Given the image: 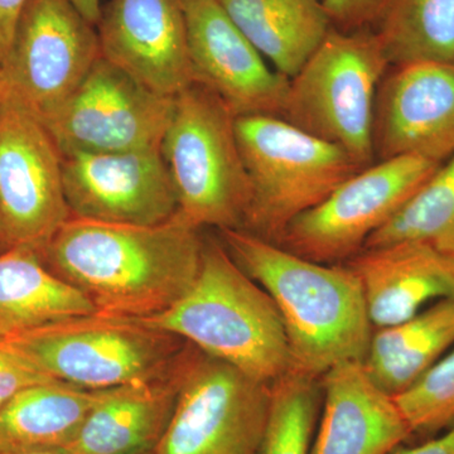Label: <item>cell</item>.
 Wrapping results in <instances>:
<instances>
[{
    "label": "cell",
    "instance_id": "obj_1",
    "mask_svg": "<svg viewBox=\"0 0 454 454\" xmlns=\"http://www.w3.org/2000/svg\"><path fill=\"white\" fill-rule=\"evenodd\" d=\"M202 247L201 230L176 212L152 226L71 216L38 254L98 313L143 319L186 294L201 267Z\"/></svg>",
    "mask_w": 454,
    "mask_h": 454
},
{
    "label": "cell",
    "instance_id": "obj_2",
    "mask_svg": "<svg viewBox=\"0 0 454 454\" xmlns=\"http://www.w3.org/2000/svg\"><path fill=\"white\" fill-rule=\"evenodd\" d=\"M219 235L236 264L276 303L291 369L321 379L340 364L364 363L373 325L363 284L351 268L301 258L243 229Z\"/></svg>",
    "mask_w": 454,
    "mask_h": 454
},
{
    "label": "cell",
    "instance_id": "obj_3",
    "mask_svg": "<svg viewBox=\"0 0 454 454\" xmlns=\"http://www.w3.org/2000/svg\"><path fill=\"white\" fill-rule=\"evenodd\" d=\"M140 321L265 384L291 370L276 303L236 264L220 239L203 236L201 267L186 294L160 315Z\"/></svg>",
    "mask_w": 454,
    "mask_h": 454
},
{
    "label": "cell",
    "instance_id": "obj_4",
    "mask_svg": "<svg viewBox=\"0 0 454 454\" xmlns=\"http://www.w3.org/2000/svg\"><path fill=\"white\" fill-rule=\"evenodd\" d=\"M162 154L182 219L200 230L243 229L252 184L236 136V115L211 90L192 83L175 97Z\"/></svg>",
    "mask_w": 454,
    "mask_h": 454
},
{
    "label": "cell",
    "instance_id": "obj_5",
    "mask_svg": "<svg viewBox=\"0 0 454 454\" xmlns=\"http://www.w3.org/2000/svg\"><path fill=\"white\" fill-rule=\"evenodd\" d=\"M389 66L376 31L333 27L289 79L280 118L339 145L366 168L375 160L376 97Z\"/></svg>",
    "mask_w": 454,
    "mask_h": 454
},
{
    "label": "cell",
    "instance_id": "obj_6",
    "mask_svg": "<svg viewBox=\"0 0 454 454\" xmlns=\"http://www.w3.org/2000/svg\"><path fill=\"white\" fill-rule=\"evenodd\" d=\"M236 136L253 190L243 230L271 243L361 169L339 145L280 116H238Z\"/></svg>",
    "mask_w": 454,
    "mask_h": 454
},
{
    "label": "cell",
    "instance_id": "obj_7",
    "mask_svg": "<svg viewBox=\"0 0 454 454\" xmlns=\"http://www.w3.org/2000/svg\"><path fill=\"white\" fill-rule=\"evenodd\" d=\"M3 342L47 378L89 391L162 372L187 343L140 319L101 313L73 317Z\"/></svg>",
    "mask_w": 454,
    "mask_h": 454
},
{
    "label": "cell",
    "instance_id": "obj_8",
    "mask_svg": "<svg viewBox=\"0 0 454 454\" xmlns=\"http://www.w3.org/2000/svg\"><path fill=\"white\" fill-rule=\"evenodd\" d=\"M442 163L399 155L360 169L286 227L280 247L312 262L351 259L389 223Z\"/></svg>",
    "mask_w": 454,
    "mask_h": 454
},
{
    "label": "cell",
    "instance_id": "obj_9",
    "mask_svg": "<svg viewBox=\"0 0 454 454\" xmlns=\"http://www.w3.org/2000/svg\"><path fill=\"white\" fill-rule=\"evenodd\" d=\"M100 56L97 27L70 0H29L0 65L3 97L43 124Z\"/></svg>",
    "mask_w": 454,
    "mask_h": 454
},
{
    "label": "cell",
    "instance_id": "obj_10",
    "mask_svg": "<svg viewBox=\"0 0 454 454\" xmlns=\"http://www.w3.org/2000/svg\"><path fill=\"white\" fill-rule=\"evenodd\" d=\"M270 394V384L196 348L153 454H256Z\"/></svg>",
    "mask_w": 454,
    "mask_h": 454
},
{
    "label": "cell",
    "instance_id": "obj_11",
    "mask_svg": "<svg viewBox=\"0 0 454 454\" xmlns=\"http://www.w3.org/2000/svg\"><path fill=\"white\" fill-rule=\"evenodd\" d=\"M175 98L137 82L104 57L43 125L64 155L162 148Z\"/></svg>",
    "mask_w": 454,
    "mask_h": 454
},
{
    "label": "cell",
    "instance_id": "obj_12",
    "mask_svg": "<svg viewBox=\"0 0 454 454\" xmlns=\"http://www.w3.org/2000/svg\"><path fill=\"white\" fill-rule=\"evenodd\" d=\"M70 217L61 152L38 119L3 97L0 223L9 243L40 252Z\"/></svg>",
    "mask_w": 454,
    "mask_h": 454
},
{
    "label": "cell",
    "instance_id": "obj_13",
    "mask_svg": "<svg viewBox=\"0 0 454 454\" xmlns=\"http://www.w3.org/2000/svg\"><path fill=\"white\" fill-rule=\"evenodd\" d=\"M71 216L121 225H160L178 203L162 148L62 157Z\"/></svg>",
    "mask_w": 454,
    "mask_h": 454
},
{
    "label": "cell",
    "instance_id": "obj_14",
    "mask_svg": "<svg viewBox=\"0 0 454 454\" xmlns=\"http://www.w3.org/2000/svg\"><path fill=\"white\" fill-rule=\"evenodd\" d=\"M195 83L211 90L238 116H280L289 79L234 25L219 0H181Z\"/></svg>",
    "mask_w": 454,
    "mask_h": 454
},
{
    "label": "cell",
    "instance_id": "obj_15",
    "mask_svg": "<svg viewBox=\"0 0 454 454\" xmlns=\"http://www.w3.org/2000/svg\"><path fill=\"white\" fill-rule=\"evenodd\" d=\"M97 28L101 57L152 91L175 98L195 83L181 0H112Z\"/></svg>",
    "mask_w": 454,
    "mask_h": 454
},
{
    "label": "cell",
    "instance_id": "obj_16",
    "mask_svg": "<svg viewBox=\"0 0 454 454\" xmlns=\"http://www.w3.org/2000/svg\"><path fill=\"white\" fill-rule=\"evenodd\" d=\"M375 154L446 162L454 155V62L395 67L382 79L373 121Z\"/></svg>",
    "mask_w": 454,
    "mask_h": 454
},
{
    "label": "cell",
    "instance_id": "obj_17",
    "mask_svg": "<svg viewBox=\"0 0 454 454\" xmlns=\"http://www.w3.org/2000/svg\"><path fill=\"white\" fill-rule=\"evenodd\" d=\"M196 348L184 349L162 372L100 391L70 448L73 454L151 452L168 427Z\"/></svg>",
    "mask_w": 454,
    "mask_h": 454
},
{
    "label": "cell",
    "instance_id": "obj_18",
    "mask_svg": "<svg viewBox=\"0 0 454 454\" xmlns=\"http://www.w3.org/2000/svg\"><path fill=\"white\" fill-rule=\"evenodd\" d=\"M324 400L309 454H389L411 437L395 402L349 361L321 378Z\"/></svg>",
    "mask_w": 454,
    "mask_h": 454
},
{
    "label": "cell",
    "instance_id": "obj_19",
    "mask_svg": "<svg viewBox=\"0 0 454 454\" xmlns=\"http://www.w3.org/2000/svg\"><path fill=\"white\" fill-rule=\"evenodd\" d=\"M363 284L373 327L402 324L433 300H454V259L422 243L363 250L346 262Z\"/></svg>",
    "mask_w": 454,
    "mask_h": 454
},
{
    "label": "cell",
    "instance_id": "obj_20",
    "mask_svg": "<svg viewBox=\"0 0 454 454\" xmlns=\"http://www.w3.org/2000/svg\"><path fill=\"white\" fill-rule=\"evenodd\" d=\"M278 73L292 79L333 28L321 0H219Z\"/></svg>",
    "mask_w": 454,
    "mask_h": 454
},
{
    "label": "cell",
    "instance_id": "obj_21",
    "mask_svg": "<svg viewBox=\"0 0 454 454\" xmlns=\"http://www.w3.org/2000/svg\"><path fill=\"white\" fill-rule=\"evenodd\" d=\"M94 313L88 298L50 271L35 250L0 253V340Z\"/></svg>",
    "mask_w": 454,
    "mask_h": 454
},
{
    "label": "cell",
    "instance_id": "obj_22",
    "mask_svg": "<svg viewBox=\"0 0 454 454\" xmlns=\"http://www.w3.org/2000/svg\"><path fill=\"white\" fill-rule=\"evenodd\" d=\"M453 343L454 300H439L408 321L378 328L364 366L380 389L396 396L434 365Z\"/></svg>",
    "mask_w": 454,
    "mask_h": 454
},
{
    "label": "cell",
    "instance_id": "obj_23",
    "mask_svg": "<svg viewBox=\"0 0 454 454\" xmlns=\"http://www.w3.org/2000/svg\"><path fill=\"white\" fill-rule=\"evenodd\" d=\"M100 391L46 381L0 408V453L70 447Z\"/></svg>",
    "mask_w": 454,
    "mask_h": 454
},
{
    "label": "cell",
    "instance_id": "obj_24",
    "mask_svg": "<svg viewBox=\"0 0 454 454\" xmlns=\"http://www.w3.org/2000/svg\"><path fill=\"white\" fill-rule=\"evenodd\" d=\"M376 33L394 67L454 62V0H387Z\"/></svg>",
    "mask_w": 454,
    "mask_h": 454
},
{
    "label": "cell",
    "instance_id": "obj_25",
    "mask_svg": "<svg viewBox=\"0 0 454 454\" xmlns=\"http://www.w3.org/2000/svg\"><path fill=\"white\" fill-rule=\"evenodd\" d=\"M402 243L427 244L454 256V155L439 166L389 223L367 239L363 250Z\"/></svg>",
    "mask_w": 454,
    "mask_h": 454
},
{
    "label": "cell",
    "instance_id": "obj_26",
    "mask_svg": "<svg viewBox=\"0 0 454 454\" xmlns=\"http://www.w3.org/2000/svg\"><path fill=\"white\" fill-rule=\"evenodd\" d=\"M270 406L256 454H309L321 415V379L289 370L270 384Z\"/></svg>",
    "mask_w": 454,
    "mask_h": 454
},
{
    "label": "cell",
    "instance_id": "obj_27",
    "mask_svg": "<svg viewBox=\"0 0 454 454\" xmlns=\"http://www.w3.org/2000/svg\"><path fill=\"white\" fill-rule=\"evenodd\" d=\"M395 397L415 433H434L454 423V349Z\"/></svg>",
    "mask_w": 454,
    "mask_h": 454
},
{
    "label": "cell",
    "instance_id": "obj_28",
    "mask_svg": "<svg viewBox=\"0 0 454 454\" xmlns=\"http://www.w3.org/2000/svg\"><path fill=\"white\" fill-rule=\"evenodd\" d=\"M321 3L334 28L351 32L378 27L387 0H321Z\"/></svg>",
    "mask_w": 454,
    "mask_h": 454
},
{
    "label": "cell",
    "instance_id": "obj_29",
    "mask_svg": "<svg viewBox=\"0 0 454 454\" xmlns=\"http://www.w3.org/2000/svg\"><path fill=\"white\" fill-rule=\"evenodd\" d=\"M46 381L55 380L37 372L0 340V408L20 391Z\"/></svg>",
    "mask_w": 454,
    "mask_h": 454
},
{
    "label": "cell",
    "instance_id": "obj_30",
    "mask_svg": "<svg viewBox=\"0 0 454 454\" xmlns=\"http://www.w3.org/2000/svg\"><path fill=\"white\" fill-rule=\"evenodd\" d=\"M29 0H0V65L8 55L18 20Z\"/></svg>",
    "mask_w": 454,
    "mask_h": 454
},
{
    "label": "cell",
    "instance_id": "obj_31",
    "mask_svg": "<svg viewBox=\"0 0 454 454\" xmlns=\"http://www.w3.org/2000/svg\"><path fill=\"white\" fill-rule=\"evenodd\" d=\"M389 454H454V423L448 427L444 434L430 439L419 446L396 447Z\"/></svg>",
    "mask_w": 454,
    "mask_h": 454
},
{
    "label": "cell",
    "instance_id": "obj_32",
    "mask_svg": "<svg viewBox=\"0 0 454 454\" xmlns=\"http://www.w3.org/2000/svg\"><path fill=\"white\" fill-rule=\"evenodd\" d=\"M74 8L82 13V16L88 20L91 25L98 26L101 17L100 0H70Z\"/></svg>",
    "mask_w": 454,
    "mask_h": 454
},
{
    "label": "cell",
    "instance_id": "obj_33",
    "mask_svg": "<svg viewBox=\"0 0 454 454\" xmlns=\"http://www.w3.org/2000/svg\"><path fill=\"white\" fill-rule=\"evenodd\" d=\"M0 454H73L70 448H47V450H20V452H9Z\"/></svg>",
    "mask_w": 454,
    "mask_h": 454
},
{
    "label": "cell",
    "instance_id": "obj_34",
    "mask_svg": "<svg viewBox=\"0 0 454 454\" xmlns=\"http://www.w3.org/2000/svg\"><path fill=\"white\" fill-rule=\"evenodd\" d=\"M9 249H12V245L9 243L7 235H5L2 223H0V253L7 252Z\"/></svg>",
    "mask_w": 454,
    "mask_h": 454
},
{
    "label": "cell",
    "instance_id": "obj_35",
    "mask_svg": "<svg viewBox=\"0 0 454 454\" xmlns=\"http://www.w3.org/2000/svg\"><path fill=\"white\" fill-rule=\"evenodd\" d=\"M2 104H3V89H2V82H0V109H2Z\"/></svg>",
    "mask_w": 454,
    "mask_h": 454
},
{
    "label": "cell",
    "instance_id": "obj_36",
    "mask_svg": "<svg viewBox=\"0 0 454 454\" xmlns=\"http://www.w3.org/2000/svg\"><path fill=\"white\" fill-rule=\"evenodd\" d=\"M139 454H153V450H151V452H143V453H139Z\"/></svg>",
    "mask_w": 454,
    "mask_h": 454
},
{
    "label": "cell",
    "instance_id": "obj_37",
    "mask_svg": "<svg viewBox=\"0 0 454 454\" xmlns=\"http://www.w3.org/2000/svg\"><path fill=\"white\" fill-rule=\"evenodd\" d=\"M452 258L454 259V256H452Z\"/></svg>",
    "mask_w": 454,
    "mask_h": 454
}]
</instances>
